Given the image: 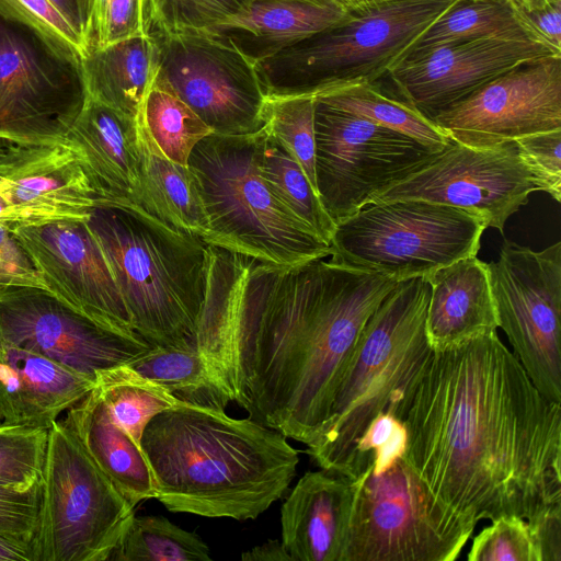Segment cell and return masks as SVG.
<instances>
[{
  "mask_svg": "<svg viewBox=\"0 0 561 561\" xmlns=\"http://www.w3.org/2000/svg\"><path fill=\"white\" fill-rule=\"evenodd\" d=\"M526 520L540 561H561V503L551 504Z\"/></svg>",
  "mask_w": 561,
  "mask_h": 561,
  "instance_id": "cell-45",
  "label": "cell"
},
{
  "mask_svg": "<svg viewBox=\"0 0 561 561\" xmlns=\"http://www.w3.org/2000/svg\"><path fill=\"white\" fill-rule=\"evenodd\" d=\"M355 484L321 469L306 472L280 510L282 543L291 561H340Z\"/></svg>",
  "mask_w": 561,
  "mask_h": 561,
  "instance_id": "cell-20",
  "label": "cell"
},
{
  "mask_svg": "<svg viewBox=\"0 0 561 561\" xmlns=\"http://www.w3.org/2000/svg\"><path fill=\"white\" fill-rule=\"evenodd\" d=\"M95 382L43 355L0 346V424L49 428Z\"/></svg>",
  "mask_w": 561,
  "mask_h": 561,
  "instance_id": "cell-22",
  "label": "cell"
},
{
  "mask_svg": "<svg viewBox=\"0 0 561 561\" xmlns=\"http://www.w3.org/2000/svg\"><path fill=\"white\" fill-rule=\"evenodd\" d=\"M408 446V433L402 421L390 413L378 414L363 433L357 451L363 461L376 474L388 470L403 458Z\"/></svg>",
  "mask_w": 561,
  "mask_h": 561,
  "instance_id": "cell-43",
  "label": "cell"
},
{
  "mask_svg": "<svg viewBox=\"0 0 561 561\" xmlns=\"http://www.w3.org/2000/svg\"><path fill=\"white\" fill-rule=\"evenodd\" d=\"M314 99L405 134L436 150H442L450 141L433 121L392 90L382 89L379 81L334 89Z\"/></svg>",
  "mask_w": 561,
  "mask_h": 561,
  "instance_id": "cell-31",
  "label": "cell"
},
{
  "mask_svg": "<svg viewBox=\"0 0 561 561\" xmlns=\"http://www.w3.org/2000/svg\"><path fill=\"white\" fill-rule=\"evenodd\" d=\"M41 504L42 482L25 490L0 486V537L33 551Z\"/></svg>",
  "mask_w": 561,
  "mask_h": 561,
  "instance_id": "cell-41",
  "label": "cell"
},
{
  "mask_svg": "<svg viewBox=\"0 0 561 561\" xmlns=\"http://www.w3.org/2000/svg\"><path fill=\"white\" fill-rule=\"evenodd\" d=\"M467 559L470 561H540L526 519L501 516L474 538Z\"/></svg>",
  "mask_w": 561,
  "mask_h": 561,
  "instance_id": "cell-40",
  "label": "cell"
},
{
  "mask_svg": "<svg viewBox=\"0 0 561 561\" xmlns=\"http://www.w3.org/2000/svg\"><path fill=\"white\" fill-rule=\"evenodd\" d=\"M16 1L33 15L47 23L59 34L75 44L84 55V46L82 39L48 0Z\"/></svg>",
  "mask_w": 561,
  "mask_h": 561,
  "instance_id": "cell-47",
  "label": "cell"
},
{
  "mask_svg": "<svg viewBox=\"0 0 561 561\" xmlns=\"http://www.w3.org/2000/svg\"><path fill=\"white\" fill-rule=\"evenodd\" d=\"M260 173L276 199L319 239L331 245L334 221L301 167L265 127Z\"/></svg>",
  "mask_w": 561,
  "mask_h": 561,
  "instance_id": "cell-33",
  "label": "cell"
},
{
  "mask_svg": "<svg viewBox=\"0 0 561 561\" xmlns=\"http://www.w3.org/2000/svg\"><path fill=\"white\" fill-rule=\"evenodd\" d=\"M426 334L433 351L499 328L488 263L462 257L428 276Z\"/></svg>",
  "mask_w": 561,
  "mask_h": 561,
  "instance_id": "cell-24",
  "label": "cell"
},
{
  "mask_svg": "<svg viewBox=\"0 0 561 561\" xmlns=\"http://www.w3.org/2000/svg\"><path fill=\"white\" fill-rule=\"evenodd\" d=\"M127 366L184 403L225 410L230 402L195 342L152 347Z\"/></svg>",
  "mask_w": 561,
  "mask_h": 561,
  "instance_id": "cell-30",
  "label": "cell"
},
{
  "mask_svg": "<svg viewBox=\"0 0 561 561\" xmlns=\"http://www.w3.org/2000/svg\"><path fill=\"white\" fill-rule=\"evenodd\" d=\"M0 195L8 205L7 227L11 230L61 219L87 220L94 206L106 203L94 188L80 156L4 181Z\"/></svg>",
  "mask_w": 561,
  "mask_h": 561,
  "instance_id": "cell-25",
  "label": "cell"
},
{
  "mask_svg": "<svg viewBox=\"0 0 561 561\" xmlns=\"http://www.w3.org/2000/svg\"><path fill=\"white\" fill-rule=\"evenodd\" d=\"M537 191L515 141L473 148L453 139L368 204L422 199L461 209L503 233L506 220Z\"/></svg>",
  "mask_w": 561,
  "mask_h": 561,
  "instance_id": "cell-14",
  "label": "cell"
},
{
  "mask_svg": "<svg viewBox=\"0 0 561 561\" xmlns=\"http://www.w3.org/2000/svg\"><path fill=\"white\" fill-rule=\"evenodd\" d=\"M431 285L399 280L364 325L337 387L329 420L306 453L321 468L356 481L368 467L357 444L380 413L403 420L433 350L426 334Z\"/></svg>",
  "mask_w": 561,
  "mask_h": 561,
  "instance_id": "cell-4",
  "label": "cell"
},
{
  "mask_svg": "<svg viewBox=\"0 0 561 561\" xmlns=\"http://www.w3.org/2000/svg\"><path fill=\"white\" fill-rule=\"evenodd\" d=\"M43 355L93 380L102 370L129 365L153 346L135 332L101 323L51 293L0 288V346Z\"/></svg>",
  "mask_w": 561,
  "mask_h": 561,
  "instance_id": "cell-15",
  "label": "cell"
},
{
  "mask_svg": "<svg viewBox=\"0 0 561 561\" xmlns=\"http://www.w3.org/2000/svg\"><path fill=\"white\" fill-rule=\"evenodd\" d=\"M137 128L142 209L171 229L206 243L209 224L195 175L188 165L163 156L138 123Z\"/></svg>",
  "mask_w": 561,
  "mask_h": 561,
  "instance_id": "cell-28",
  "label": "cell"
},
{
  "mask_svg": "<svg viewBox=\"0 0 561 561\" xmlns=\"http://www.w3.org/2000/svg\"><path fill=\"white\" fill-rule=\"evenodd\" d=\"M484 225L450 206L422 199L367 204L335 226L331 257L397 282L426 277L477 255Z\"/></svg>",
  "mask_w": 561,
  "mask_h": 561,
  "instance_id": "cell-10",
  "label": "cell"
},
{
  "mask_svg": "<svg viewBox=\"0 0 561 561\" xmlns=\"http://www.w3.org/2000/svg\"><path fill=\"white\" fill-rule=\"evenodd\" d=\"M12 231L56 298L101 323L134 332L110 266L85 220H54Z\"/></svg>",
  "mask_w": 561,
  "mask_h": 561,
  "instance_id": "cell-18",
  "label": "cell"
},
{
  "mask_svg": "<svg viewBox=\"0 0 561 561\" xmlns=\"http://www.w3.org/2000/svg\"><path fill=\"white\" fill-rule=\"evenodd\" d=\"M159 67L157 39L135 35L83 55L89 99L136 119Z\"/></svg>",
  "mask_w": 561,
  "mask_h": 561,
  "instance_id": "cell-27",
  "label": "cell"
},
{
  "mask_svg": "<svg viewBox=\"0 0 561 561\" xmlns=\"http://www.w3.org/2000/svg\"><path fill=\"white\" fill-rule=\"evenodd\" d=\"M48 430L0 424V486L25 490L42 482Z\"/></svg>",
  "mask_w": 561,
  "mask_h": 561,
  "instance_id": "cell-37",
  "label": "cell"
},
{
  "mask_svg": "<svg viewBox=\"0 0 561 561\" xmlns=\"http://www.w3.org/2000/svg\"><path fill=\"white\" fill-rule=\"evenodd\" d=\"M108 560L208 561L207 545L164 516H134Z\"/></svg>",
  "mask_w": 561,
  "mask_h": 561,
  "instance_id": "cell-35",
  "label": "cell"
},
{
  "mask_svg": "<svg viewBox=\"0 0 561 561\" xmlns=\"http://www.w3.org/2000/svg\"><path fill=\"white\" fill-rule=\"evenodd\" d=\"M149 30V0H90L84 54Z\"/></svg>",
  "mask_w": 561,
  "mask_h": 561,
  "instance_id": "cell-38",
  "label": "cell"
},
{
  "mask_svg": "<svg viewBox=\"0 0 561 561\" xmlns=\"http://www.w3.org/2000/svg\"><path fill=\"white\" fill-rule=\"evenodd\" d=\"M481 38L547 46L507 1L459 0L422 34L410 51Z\"/></svg>",
  "mask_w": 561,
  "mask_h": 561,
  "instance_id": "cell-29",
  "label": "cell"
},
{
  "mask_svg": "<svg viewBox=\"0 0 561 561\" xmlns=\"http://www.w3.org/2000/svg\"><path fill=\"white\" fill-rule=\"evenodd\" d=\"M507 1L516 11L530 12L538 9H541L549 4L547 0H505ZM551 3V2H550Z\"/></svg>",
  "mask_w": 561,
  "mask_h": 561,
  "instance_id": "cell-52",
  "label": "cell"
},
{
  "mask_svg": "<svg viewBox=\"0 0 561 561\" xmlns=\"http://www.w3.org/2000/svg\"><path fill=\"white\" fill-rule=\"evenodd\" d=\"M347 16L323 0H249L237 13L201 32L255 65Z\"/></svg>",
  "mask_w": 561,
  "mask_h": 561,
  "instance_id": "cell-23",
  "label": "cell"
},
{
  "mask_svg": "<svg viewBox=\"0 0 561 561\" xmlns=\"http://www.w3.org/2000/svg\"><path fill=\"white\" fill-rule=\"evenodd\" d=\"M67 140L104 202L142 209L136 119L89 99Z\"/></svg>",
  "mask_w": 561,
  "mask_h": 561,
  "instance_id": "cell-21",
  "label": "cell"
},
{
  "mask_svg": "<svg viewBox=\"0 0 561 561\" xmlns=\"http://www.w3.org/2000/svg\"><path fill=\"white\" fill-rule=\"evenodd\" d=\"M561 404L496 332L433 351L402 422L404 455L431 493L478 524L561 503Z\"/></svg>",
  "mask_w": 561,
  "mask_h": 561,
  "instance_id": "cell-2",
  "label": "cell"
},
{
  "mask_svg": "<svg viewBox=\"0 0 561 561\" xmlns=\"http://www.w3.org/2000/svg\"><path fill=\"white\" fill-rule=\"evenodd\" d=\"M371 465V463H370ZM355 491L340 561H454L477 524L440 503L403 458Z\"/></svg>",
  "mask_w": 561,
  "mask_h": 561,
  "instance_id": "cell-9",
  "label": "cell"
},
{
  "mask_svg": "<svg viewBox=\"0 0 561 561\" xmlns=\"http://www.w3.org/2000/svg\"><path fill=\"white\" fill-rule=\"evenodd\" d=\"M243 561H291L287 550L282 541L270 539L266 542L255 546L251 550L242 553Z\"/></svg>",
  "mask_w": 561,
  "mask_h": 561,
  "instance_id": "cell-49",
  "label": "cell"
},
{
  "mask_svg": "<svg viewBox=\"0 0 561 561\" xmlns=\"http://www.w3.org/2000/svg\"><path fill=\"white\" fill-rule=\"evenodd\" d=\"M12 286L35 287L48 291L13 231L0 224V288Z\"/></svg>",
  "mask_w": 561,
  "mask_h": 561,
  "instance_id": "cell-44",
  "label": "cell"
},
{
  "mask_svg": "<svg viewBox=\"0 0 561 561\" xmlns=\"http://www.w3.org/2000/svg\"><path fill=\"white\" fill-rule=\"evenodd\" d=\"M488 271L513 354L540 393L561 404V242L534 251L504 240Z\"/></svg>",
  "mask_w": 561,
  "mask_h": 561,
  "instance_id": "cell-13",
  "label": "cell"
},
{
  "mask_svg": "<svg viewBox=\"0 0 561 561\" xmlns=\"http://www.w3.org/2000/svg\"><path fill=\"white\" fill-rule=\"evenodd\" d=\"M248 1L149 0V35L204 30L237 13Z\"/></svg>",
  "mask_w": 561,
  "mask_h": 561,
  "instance_id": "cell-39",
  "label": "cell"
},
{
  "mask_svg": "<svg viewBox=\"0 0 561 561\" xmlns=\"http://www.w3.org/2000/svg\"><path fill=\"white\" fill-rule=\"evenodd\" d=\"M85 224L105 256L134 332L153 347L195 342L206 291L207 244L128 205L99 204Z\"/></svg>",
  "mask_w": 561,
  "mask_h": 561,
  "instance_id": "cell-5",
  "label": "cell"
},
{
  "mask_svg": "<svg viewBox=\"0 0 561 561\" xmlns=\"http://www.w3.org/2000/svg\"><path fill=\"white\" fill-rule=\"evenodd\" d=\"M547 1H548V2L550 3V2H554V1H558V0H547Z\"/></svg>",
  "mask_w": 561,
  "mask_h": 561,
  "instance_id": "cell-53",
  "label": "cell"
},
{
  "mask_svg": "<svg viewBox=\"0 0 561 561\" xmlns=\"http://www.w3.org/2000/svg\"><path fill=\"white\" fill-rule=\"evenodd\" d=\"M133 506L61 421L48 430L34 561H107Z\"/></svg>",
  "mask_w": 561,
  "mask_h": 561,
  "instance_id": "cell-11",
  "label": "cell"
},
{
  "mask_svg": "<svg viewBox=\"0 0 561 561\" xmlns=\"http://www.w3.org/2000/svg\"><path fill=\"white\" fill-rule=\"evenodd\" d=\"M561 54L539 43L481 38L410 51L385 77L428 119L522 64Z\"/></svg>",
  "mask_w": 561,
  "mask_h": 561,
  "instance_id": "cell-19",
  "label": "cell"
},
{
  "mask_svg": "<svg viewBox=\"0 0 561 561\" xmlns=\"http://www.w3.org/2000/svg\"><path fill=\"white\" fill-rule=\"evenodd\" d=\"M0 561H34L33 551L28 547L0 537Z\"/></svg>",
  "mask_w": 561,
  "mask_h": 561,
  "instance_id": "cell-51",
  "label": "cell"
},
{
  "mask_svg": "<svg viewBox=\"0 0 561 561\" xmlns=\"http://www.w3.org/2000/svg\"><path fill=\"white\" fill-rule=\"evenodd\" d=\"M88 100L82 51L16 0H0V137L67 142Z\"/></svg>",
  "mask_w": 561,
  "mask_h": 561,
  "instance_id": "cell-8",
  "label": "cell"
},
{
  "mask_svg": "<svg viewBox=\"0 0 561 561\" xmlns=\"http://www.w3.org/2000/svg\"><path fill=\"white\" fill-rule=\"evenodd\" d=\"M350 16L366 13L375 8L396 0H323Z\"/></svg>",
  "mask_w": 561,
  "mask_h": 561,
  "instance_id": "cell-50",
  "label": "cell"
},
{
  "mask_svg": "<svg viewBox=\"0 0 561 561\" xmlns=\"http://www.w3.org/2000/svg\"><path fill=\"white\" fill-rule=\"evenodd\" d=\"M62 421L133 506L156 499V479L141 447L113 421L94 388Z\"/></svg>",
  "mask_w": 561,
  "mask_h": 561,
  "instance_id": "cell-26",
  "label": "cell"
},
{
  "mask_svg": "<svg viewBox=\"0 0 561 561\" xmlns=\"http://www.w3.org/2000/svg\"><path fill=\"white\" fill-rule=\"evenodd\" d=\"M450 139L494 148L561 129V56L522 64L432 119Z\"/></svg>",
  "mask_w": 561,
  "mask_h": 561,
  "instance_id": "cell-17",
  "label": "cell"
},
{
  "mask_svg": "<svg viewBox=\"0 0 561 561\" xmlns=\"http://www.w3.org/2000/svg\"><path fill=\"white\" fill-rule=\"evenodd\" d=\"M136 122L163 156L184 167L195 146L213 133L158 72Z\"/></svg>",
  "mask_w": 561,
  "mask_h": 561,
  "instance_id": "cell-32",
  "label": "cell"
},
{
  "mask_svg": "<svg viewBox=\"0 0 561 561\" xmlns=\"http://www.w3.org/2000/svg\"><path fill=\"white\" fill-rule=\"evenodd\" d=\"M159 46L158 73L213 130L242 136L264 126L266 96L254 65L201 31L151 34Z\"/></svg>",
  "mask_w": 561,
  "mask_h": 561,
  "instance_id": "cell-16",
  "label": "cell"
},
{
  "mask_svg": "<svg viewBox=\"0 0 561 561\" xmlns=\"http://www.w3.org/2000/svg\"><path fill=\"white\" fill-rule=\"evenodd\" d=\"M459 0H396L254 65L265 96L312 95L383 79Z\"/></svg>",
  "mask_w": 561,
  "mask_h": 561,
  "instance_id": "cell-7",
  "label": "cell"
},
{
  "mask_svg": "<svg viewBox=\"0 0 561 561\" xmlns=\"http://www.w3.org/2000/svg\"><path fill=\"white\" fill-rule=\"evenodd\" d=\"M314 144L318 196L335 226L439 151L316 99Z\"/></svg>",
  "mask_w": 561,
  "mask_h": 561,
  "instance_id": "cell-12",
  "label": "cell"
},
{
  "mask_svg": "<svg viewBox=\"0 0 561 561\" xmlns=\"http://www.w3.org/2000/svg\"><path fill=\"white\" fill-rule=\"evenodd\" d=\"M518 153L529 169L537 191L561 199V129L518 138Z\"/></svg>",
  "mask_w": 561,
  "mask_h": 561,
  "instance_id": "cell-42",
  "label": "cell"
},
{
  "mask_svg": "<svg viewBox=\"0 0 561 561\" xmlns=\"http://www.w3.org/2000/svg\"><path fill=\"white\" fill-rule=\"evenodd\" d=\"M396 284L331 254L280 266L231 253L208 276L195 343L249 419L309 445L364 325Z\"/></svg>",
  "mask_w": 561,
  "mask_h": 561,
  "instance_id": "cell-1",
  "label": "cell"
},
{
  "mask_svg": "<svg viewBox=\"0 0 561 561\" xmlns=\"http://www.w3.org/2000/svg\"><path fill=\"white\" fill-rule=\"evenodd\" d=\"M82 39L85 51V35L90 13V0H48Z\"/></svg>",
  "mask_w": 561,
  "mask_h": 561,
  "instance_id": "cell-48",
  "label": "cell"
},
{
  "mask_svg": "<svg viewBox=\"0 0 561 561\" xmlns=\"http://www.w3.org/2000/svg\"><path fill=\"white\" fill-rule=\"evenodd\" d=\"M264 126L242 136L211 133L193 149L195 175L211 244L255 260L294 266L332 254V247L297 220L260 173Z\"/></svg>",
  "mask_w": 561,
  "mask_h": 561,
  "instance_id": "cell-6",
  "label": "cell"
},
{
  "mask_svg": "<svg viewBox=\"0 0 561 561\" xmlns=\"http://www.w3.org/2000/svg\"><path fill=\"white\" fill-rule=\"evenodd\" d=\"M286 438L251 419L184 403L153 416L140 447L168 511L248 520L282 499L296 474L298 451Z\"/></svg>",
  "mask_w": 561,
  "mask_h": 561,
  "instance_id": "cell-3",
  "label": "cell"
},
{
  "mask_svg": "<svg viewBox=\"0 0 561 561\" xmlns=\"http://www.w3.org/2000/svg\"><path fill=\"white\" fill-rule=\"evenodd\" d=\"M94 389L113 421L139 446L144 430L153 416L184 404L127 365L100 371Z\"/></svg>",
  "mask_w": 561,
  "mask_h": 561,
  "instance_id": "cell-34",
  "label": "cell"
},
{
  "mask_svg": "<svg viewBox=\"0 0 561 561\" xmlns=\"http://www.w3.org/2000/svg\"><path fill=\"white\" fill-rule=\"evenodd\" d=\"M517 12L542 43L561 54V0L535 11Z\"/></svg>",
  "mask_w": 561,
  "mask_h": 561,
  "instance_id": "cell-46",
  "label": "cell"
},
{
  "mask_svg": "<svg viewBox=\"0 0 561 561\" xmlns=\"http://www.w3.org/2000/svg\"><path fill=\"white\" fill-rule=\"evenodd\" d=\"M262 118L268 134L298 162L317 192L314 96H266Z\"/></svg>",
  "mask_w": 561,
  "mask_h": 561,
  "instance_id": "cell-36",
  "label": "cell"
}]
</instances>
